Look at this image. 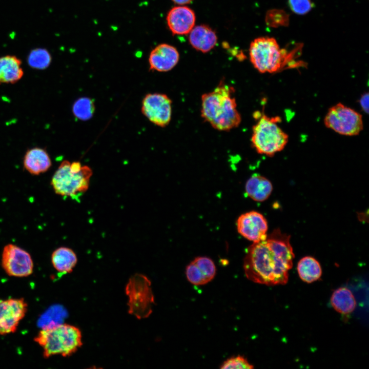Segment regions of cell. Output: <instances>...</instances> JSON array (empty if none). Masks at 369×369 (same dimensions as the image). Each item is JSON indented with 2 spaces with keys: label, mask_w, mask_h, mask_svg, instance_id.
I'll return each mask as SVG.
<instances>
[{
  "label": "cell",
  "mask_w": 369,
  "mask_h": 369,
  "mask_svg": "<svg viewBox=\"0 0 369 369\" xmlns=\"http://www.w3.org/2000/svg\"><path fill=\"white\" fill-rule=\"evenodd\" d=\"M280 121L278 116L262 114L253 127L251 141L259 154L272 156L287 145L289 136L278 125Z\"/></svg>",
  "instance_id": "8992f818"
},
{
  "label": "cell",
  "mask_w": 369,
  "mask_h": 369,
  "mask_svg": "<svg viewBox=\"0 0 369 369\" xmlns=\"http://www.w3.org/2000/svg\"><path fill=\"white\" fill-rule=\"evenodd\" d=\"M81 338L77 327L59 324L42 329L34 341L43 348L44 357L48 358L56 355L71 356L82 345Z\"/></svg>",
  "instance_id": "3957f363"
},
{
  "label": "cell",
  "mask_w": 369,
  "mask_h": 369,
  "mask_svg": "<svg viewBox=\"0 0 369 369\" xmlns=\"http://www.w3.org/2000/svg\"><path fill=\"white\" fill-rule=\"evenodd\" d=\"M51 262L54 269L58 272L67 274L73 271L77 262V257L72 249L60 247L53 252Z\"/></svg>",
  "instance_id": "d6986e66"
},
{
  "label": "cell",
  "mask_w": 369,
  "mask_h": 369,
  "mask_svg": "<svg viewBox=\"0 0 369 369\" xmlns=\"http://www.w3.org/2000/svg\"><path fill=\"white\" fill-rule=\"evenodd\" d=\"M189 33V42L198 51L206 53L216 45V33L208 26L201 25L194 27Z\"/></svg>",
  "instance_id": "2e32d148"
},
{
  "label": "cell",
  "mask_w": 369,
  "mask_h": 369,
  "mask_svg": "<svg viewBox=\"0 0 369 369\" xmlns=\"http://www.w3.org/2000/svg\"><path fill=\"white\" fill-rule=\"evenodd\" d=\"M141 112L153 124L165 127L171 119L172 100L165 94H147L142 101Z\"/></svg>",
  "instance_id": "30bf717a"
},
{
  "label": "cell",
  "mask_w": 369,
  "mask_h": 369,
  "mask_svg": "<svg viewBox=\"0 0 369 369\" xmlns=\"http://www.w3.org/2000/svg\"><path fill=\"white\" fill-rule=\"evenodd\" d=\"M297 269L300 278L306 283L317 281L322 275L319 262L312 256L301 258L297 264Z\"/></svg>",
  "instance_id": "44dd1931"
},
{
  "label": "cell",
  "mask_w": 369,
  "mask_h": 369,
  "mask_svg": "<svg viewBox=\"0 0 369 369\" xmlns=\"http://www.w3.org/2000/svg\"><path fill=\"white\" fill-rule=\"evenodd\" d=\"M195 19L194 11L184 6L172 8L167 16L169 29L173 34L177 35L189 33L194 27Z\"/></svg>",
  "instance_id": "4fadbf2b"
},
{
  "label": "cell",
  "mask_w": 369,
  "mask_h": 369,
  "mask_svg": "<svg viewBox=\"0 0 369 369\" xmlns=\"http://www.w3.org/2000/svg\"><path fill=\"white\" fill-rule=\"evenodd\" d=\"M92 174L91 168L79 161L64 160L53 174L51 185L57 195L77 200L89 189Z\"/></svg>",
  "instance_id": "5b68a950"
},
{
  "label": "cell",
  "mask_w": 369,
  "mask_h": 369,
  "mask_svg": "<svg viewBox=\"0 0 369 369\" xmlns=\"http://www.w3.org/2000/svg\"><path fill=\"white\" fill-rule=\"evenodd\" d=\"M193 0H172L175 4L183 5L190 3Z\"/></svg>",
  "instance_id": "f546056e"
},
{
  "label": "cell",
  "mask_w": 369,
  "mask_h": 369,
  "mask_svg": "<svg viewBox=\"0 0 369 369\" xmlns=\"http://www.w3.org/2000/svg\"><path fill=\"white\" fill-rule=\"evenodd\" d=\"M265 21L268 25L273 27L286 26L289 22V15L283 10L273 9L267 12Z\"/></svg>",
  "instance_id": "cb8c5ba5"
},
{
  "label": "cell",
  "mask_w": 369,
  "mask_h": 369,
  "mask_svg": "<svg viewBox=\"0 0 369 369\" xmlns=\"http://www.w3.org/2000/svg\"><path fill=\"white\" fill-rule=\"evenodd\" d=\"M126 293L129 297V313L139 319L147 318L152 312L154 298L150 280L137 274L129 279Z\"/></svg>",
  "instance_id": "52a82bcc"
},
{
  "label": "cell",
  "mask_w": 369,
  "mask_h": 369,
  "mask_svg": "<svg viewBox=\"0 0 369 369\" xmlns=\"http://www.w3.org/2000/svg\"><path fill=\"white\" fill-rule=\"evenodd\" d=\"M294 258L290 236L275 229L265 239L253 242L248 248L244 272L247 278L254 282L284 285L288 281Z\"/></svg>",
  "instance_id": "6da1fadb"
},
{
  "label": "cell",
  "mask_w": 369,
  "mask_h": 369,
  "mask_svg": "<svg viewBox=\"0 0 369 369\" xmlns=\"http://www.w3.org/2000/svg\"><path fill=\"white\" fill-rule=\"evenodd\" d=\"M254 366L247 359L241 356L231 357L225 361L220 366L222 369H251Z\"/></svg>",
  "instance_id": "4316f807"
},
{
  "label": "cell",
  "mask_w": 369,
  "mask_h": 369,
  "mask_svg": "<svg viewBox=\"0 0 369 369\" xmlns=\"http://www.w3.org/2000/svg\"><path fill=\"white\" fill-rule=\"evenodd\" d=\"M234 92L233 87L221 81L213 91L201 96V117L216 130L229 131L241 122Z\"/></svg>",
  "instance_id": "7a4b0ae2"
},
{
  "label": "cell",
  "mask_w": 369,
  "mask_h": 369,
  "mask_svg": "<svg viewBox=\"0 0 369 369\" xmlns=\"http://www.w3.org/2000/svg\"><path fill=\"white\" fill-rule=\"evenodd\" d=\"M324 123L329 129L345 136L357 135L363 128L362 115L341 103H338L329 109Z\"/></svg>",
  "instance_id": "ba28073f"
},
{
  "label": "cell",
  "mask_w": 369,
  "mask_h": 369,
  "mask_svg": "<svg viewBox=\"0 0 369 369\" xmlns=\"http://www.w3.org/2000/svg\"><path fill=\"white\" fill-rule=\"evenodd\" d=\"M22 62L15 56L6 55L0 57V84H13L21 79L24 72Z\"/></svg>",
  "instance_id": "ac0fdd59"
},
{
  "label": "cell",
  "mask_w": 369,
  "mask_h": 369,
  "mask_svg": "<svg viewBox=\"0 0 369 369\" xmlns=\"http://www.w3.org/2000/svg\"><path fill=\"white\" fill-rule=\"evenodd\" d=\"M249 55L254 68L261 73H276L285 67L297 66L293 60V53L280 48L273 37L255 38L250 44Z\"/></svg>",
  "instance_id": "277c9868"
},
{
  "label": "cell",
  "mask_w": 369,
  "mask_h": 369,
  "mask_svg": "<svg viewBox=\"0 0 369 369\" xmlns=\"http://www.w3.org/2000/svg\"><path fill=\"white\" fill-rule=\"evenodd\" d=\"M288 3L291 10L299 15L309 12L313 5L311 0H289Z\"/></svg>",
  "instance_id": "83f0119b"
},
{
  "label": "cell",
  "mask_w": 369,
  "mask_h": 369,
  "mask_svg": "<svg viewBox=\"0 0 369 369\" xmlns=\"http://www.w3.org/2000/svg\"><path fill=\"white\" fill-rule=\"evenodd\" d=\"M193 261L201 270L208 282L214 278L216 274V267L211 259L200 256L195 258Z\"/></svg>",
  "instance_id": "d4e9b609"
},
{
  "label": "cell",
  "mask_w": 369,
  "mask_h": 369,
  "mask_svg": "<svg viewBox=\"0 0 369 369\" xmlns=\"http://www.w3.org/2000/svg\"><path fill=\"white\" fill-rule=\"evenodd\" d=\"M179 58V53L174 47L167 44H160L150 54V69L158 72L169 71L177 65Z\"/></svg>",
  "instance_id": "5bb4252c"
},
{
  "label": "cell",
  "mask_w": 369,
  "mask_h": 369,
  "mask_svg": "<svg viewBox=\"0 0 369 369\" xmlns=\"http://www.w3.org/2000/svg\"><path fill=\"white\" fill-rule=\"evenodd\" d=\"M95 105L93 101L88 97H81L75 101L72 108L74 115L79 119L86 120L93 115Z\"/></svg>",
  "instance_id": "603a6c76"
},
{
  "label": "cell",
  "mask_w": 369,
  "mask_h": 369,
  "mask_svg": "<svg viewBox=\"0 0 369 369\" xmlns=\"http://www.w3.org/2000/svg\"><path fill=\"white\" fill-rule=\"evenodd\" d=\"M331 303L335 310L342 315H348L356 308V301L352 292L346 287L336 289L331 297Z\"/></svg>",
  "instance_id": "ffe728a7"
},
{
  "label": "cell",
  "mask_w": 369,
  "mask_h": 369,
  "mask_svg": "<svg viewBox=\"0 0 369 369\" xmlns=\"http://www.w3.org/2000/svg\"><path fill=\"white\" fill-rule=\"evenodd\" d=\"M245 190L247 195L252 200L262 202L266 200L271 194L273 186L266 177L255 174L247 180Z\"/></svg>",
  "instance_id": "e0dca14e"
},
{
  "label": "cell",
  "mask_w": 369,
  "mask_h": 369,
  "mask_svg": "<svg viewBox=\"0 0 369 369\" xmlns=\"http://www.w3.org/2000/svg\"><path fill=\"white\" fill-rule=\"evenodd\" d=\"M28 304L24 298L0 301V335L14 333L24 318Z\"/></svg>",
  "instance_id": "8fae6325"
},
{
  "label": "cell",
  "mask_w": 369,
  "mask_h": 369,
  "mask_svg": "<svg viewBox=\"0 0 369 369\" xmlns=\"http://www.w3.org/2000/svg\"><path fill=\"white\" fill-rule=\"evenodd\" d=\"M236 227L239 234L253 242L263 240L268 236L267 220L262 214L255 211L240 215L236 221Z\"/></svg>",
  "instance_id": "7c38bea8"
},
{
  "label": "cell",
  "mask_w": 369,
  "mask_h": 369,
  "mask_svg": "<svg viewBox=\"0 0 369 369\" xmlns=\"http://www.w3.org/2000/svg\"><path fill=\"white\" fill-rule=\"evenodd\" d=\"M186 274L189 281L195 285H203L207 283L208 281L193 261L187 265Z\"/></svg>",
  "instance_id": "484cf974"
},
{
  "label": "cell",
  "mask_w": 369,
  "mask_h": 369,
  "mask_svg": "<svg viewBox=\"0 0 369 369\" xmlns=\"http://www.w3.org/2000/svg\"><path fill=\"white\" fill-rule=\"evenodd\" d=\"M28 63L32 68L44 70L49 67L51 56L45 49L37 48L31 50L28 57Z\"/></svg>",
  "instance_id": "7402d4cb"
},
{
  "label": "cell",
  "mask_w": 369,
  "mask_h": 369,
  "mask_svg": "<svg viewBox=\"0 0 369 369\" xmlns=\"http://www.w3.org/2000/svg\"><path fill=\"white\" fill-rule=\"evenodd\" d=\"M23 165L30 174L38 175L47 171L52 165L51 158L46 150L33 148L28 150L24 156Z\"/></svg>",
  "instance_id": "9a60e30c"
},
{
  "label": "cell",
  "mask_w": 369,
  "mask_h": 369,
  "mask_svg": "<svg viewBox=\"0 0 369 369\" xmlns=\"http://www.w3.org/2000/svg\"><path fill=\"white\" fill-rule=\"evenodd\" d=\"M359 104L363 110L367 114L368 113V93L362 94L359 99Z\"/></svg>",
  "instance_id": "f1b7e54d"
},
{
  "label": "cell",
  "mask_w": 369,
  "mask_h": 369,
  "mask_svg": "<svg viewBox=\"0 0 369 369\" xmlns=\"http://www.w3.org/2000/svg\"><path fill=\"white\" fill-rule=\"evenodd\" d=\"M1 263L5 272L10 276L27 277L33 271V262L30 254L12 243L4 247Z\"/></svg>",
  "instance_id": "9c48e42d"
}]
</instances>
